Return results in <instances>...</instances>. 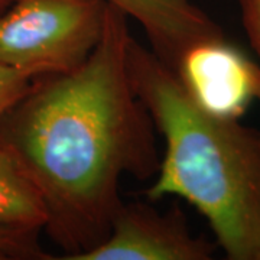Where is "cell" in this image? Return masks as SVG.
Wrapping results in <instances>:
<instances>
[{
  "instance_id": "8fae6325",
  "label": "cell",
  "mask_w": 260,
  "mask_h": 260,
  "mask_svg": "<svg viewBox=\"0 0 260 260\" xmlns=\"http://www.w3.org/2000/svg\"><path fill=\"white\" fill-rule=\"evenodd\" d=\"M16 0H0V13L3 12V10H6L9 8L12 3H15Z\"/></svg>"
},
{
  "instance_id": "52a82bcc",
  "label": "cell",
  "mask_w": 260,
  "mask_h": 260,
  "mask_svg": "<svg viewBox=\"0 0 260 260\" xmlns=\"http://www.w3.org/2000/svg\"><path fill=\"white\" fill-rule=\"evenodd\" d=\"M47 213L16 160L0 146V260L51 259L39 243Z\"/></svg>"
},
{
  "instance_id": "277c9868",
  "label": "cell",
  "mask_w": 260,
  "mask_h": 260,
  "mask_svg": "<svg viewBox=\"0 0 260 260\" xmlns=\"http://www.w3.org/2000/svg\"><path fill=\"white\" fill-rule=\"evenodd\" d=\"M215 244L194 236L178 208L123 204L107 239L77 260H210Z\"/></svg>"
},
{
  "instance_id": "6da1fadb",
  "label": "cell",
  "mask_w": 260,
  "mask_h": 260,
  "mask_svg": "<svg viewBox=\"0 0 260 260\" xmlns=\"http://www.w3.org/2000/svg\"><path fill=\"white\" fill-rule=\"evenodd\" d=\"M129 18L109 5L102 39L65 74L32 78L0 114V146L35 186L44 233L77 260L102 244L124 204L121 179L156 175V127L130 81Z\"/></svg>"
},
{
  "instance_id": "ba28073f",
  "label": "cell",
  "mask_w": 260,
  "mask_h": 260,
  "mask_svg": "<svg viewBox=\"0 0 260 260\" xmlns=\"http://www.w3.org/2000/svg\"><path fill=\"white\" fill-rule=\"evenodd\" d=\"M29 74L0 64V114L5 113L13 103L25 94L32 83Z\"/></svg>"
},
{
  "instance_id": "7a4b0ae2",
  "label": "cell",
  "mask_w": 260,
  "mask_h": 260,
  "mask_svg": "<svg viewBox=\"0 0 260 260\" xmlns=\"http://www.w3.org/2000/svg\"><path fill=\"white\" fill-rule=\"evenodd\" d=\"M132 85L165 150L149 201L179 197L204 215L232 260H260V130L203 110L152 49L132 37Z\"/></svg>"
},
{
  "instance_id": "3957f363",
  "label": "cell",
  "mask_w": 260,
  "mask_h": 260,
  "mask_svg": "<svg viewBox=\"0 0 260 260\" xmlns=\"http://www.w3.org/2000/svg\"><path fill=\"white\" fill-rule=\"evenodd\" d=\"M104 0H16L0 13V64L30 77L65 74L100 42Z\"/></svg>"
},
{
  "instance_id": "30bf717a",
  "label": "cell",
  "mask_w": 260,
  "mask_h": 260,
  "mask_svg": "<svg viewBox=\"0 0 260 260\" xmlns=\"http://www.w3.org/2000/svg\"><path fill=\"white\" fill-rule=\"evenodd\" d=\"M256 100L260 102V67L256 70Z\"/></svg>"
},
{
  "instance_id": "8992f818",
  "label": "cell",
  "mask_w": 260,
  "mask_h": 260,
  "mask_svg": "<svg viewBox=\"0 0 260 260\" xmlns=\"http://www.w3.org/2000/svg\"><path fill=\"white\" fill-rule=\"evenodd\" d=\"M135 19L145 30L152 52L172 71L186 49L223 37L221 28L194 0H104Z\"/></svg>"
},
{
  "instance_id": "5b68a950",
  "label": "cell",
  "mask_w": 260,
  "mask_h": 260,
  "mask_svg": "<svg viewBox=\"0 0 260 260\" xmlns=\"http://www.w3.org/2000/svg\"><path fill=\"white\" fill-rule=\"evenodd\" d=\"M256 70L257 65L223 35L186 49L172 73L203 110L240 120L256 100Z\"/></svg>"
},
{
  "instance_id": "9c48e42d",
  "label": "cell",
  "mask_w": 260,
  "mask_h": 260,
  "mask_svg": "<svg viewBox=\"0 0 260 260\" xmlns=\"http://www.w3.org/2000/svg\"><path fill=\"white\" fill-rule=\"evenodd\" d=\"M244 30L260 58V0H239Z\"/></svg>"
}]
</instances>
